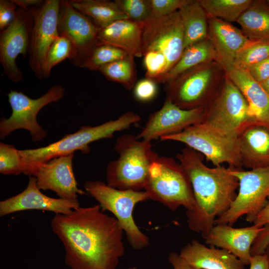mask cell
<instances>
[{
  "mask_svg": "<svg viewBox=\"0 0 269 269\" xmlns=\"http://www.w3.org/2000/svg\"><path fill=\"white\" fill-rule=\"evenodd\" d=\"M51 226L64 246V261L70 269H117L125 254L123 229L99 204L56 214Z\"/></svg>",
  "mask_w": 269,
  "mask_h": 269,
  "instance_id": "6da1fadb",
  "label": "cell"
},
{
  "mask_svg": "<svg viewBox=\"0 0 269 269\" xmlns=\"http://www.w3.org/2000/svg\"><path fill=\"white\" fill-rule=\"evenodd\" d=\"M178 162L191 182L195 205L186 211L188 227L204 239L216 218L226 212L234 201L239 188L237 178L230 167H208L201 153L186 146L177 155Z\"/></svg>",
  "mask_w": 269,
  "mask_h": 269,
  "instance_id": "7a4b0ae2",
  "label": "cell"
},
{
  "mask_svg": "<svg viewBox=\"0 0 269 269\" xmlns=\"http://www.w3.org/2000/svg\"><path fill=\"white\" fill-rule=\"evenodd\" d=\"M115 149L119 156L107 165V184L120 190L144 189L150 167L159 156L151 142L125 134L117 138Z\"/></svg>",
  "mask_w": 269,
  "mask_h": 269,
  "instance_id": "3957f363",
  "label": "cell"
},
{
  "mask_svg": "<svg viewBox=\"0 0 269 269\" xmlns=\"http://www.w3.org/2000/svg\"><path fill=\"white\" fill-rule=\"evenodd\" d=\"M140 120L138 114L127 112L115 120L98 126H82L77 132L66 134L45 146L19 150V152L24 165L46 162L58 156L74 153L77 150L86 154L90 151V143L102 139L112 138L115 133L129 128Z\"/></svg>",
  "mask_w": 269,
  "mask_h": 269,
  "instance_id": "277c9868",
  "label": "cell"
},
{
  "mask_svg": "<svg viewBox=\"0 0 269 269\" xmlns=\"http://www.w3.org/2000/svg\"><path fill=\"white\" fill-rule=\"evenodd\" d=\"M144 190L150 199L175 211L180 207L192 211L195 200L190 180L173 158L159 156L151 164Z\"/></svg>",
  "mask_w": 269,
  "mask_h": 269,
  "instance_id": "5b68a950",
  "label": "cell"
},
{
  "mask_svg": "<svg viewBox=\"0 0 269 269\" xmlns=\"http://www.w3.org/2000/svg\"><path fill=\"white\" fill-rule=\"evenodd\" d=\"M84 188L99 203L102 211L113 214L134 249L141 250L148 246L149 238L139 230L133 217L135 205L150 199L146 191L120 190L101 181H88Z\"/></svg>",
  "mask_w": 269,
  "mask_h": 269,
  "instance_id": "8992f818",
  "label": "cell"
},
{
  "mask_svg": "<svg viewBox=\"0 0 269 269\" xmlns=\"http://www.w3.org/2000/svg\"><path fill=\"white\" fill-rule=\"evenodd\" d=\"M226 73L217 61L195 66L166 84V98L184 110L205 107L218 91Z\"/></svg>",
  "mask_w": 269,
  "mask_h": 269,
  "instance_id": "52a82bcc",
  "label": "cell"
},
{
  "mask_svg": "<svg viewBox=\"0 0 269 269\" xmlns=\"http://www.w3.org/2000/svg\"><path fill=\"white\" fill-rule=\"evenodd\" d=\"M161 140L182 142L203 154L215 166L228 164L233 168L243 167L237 135L204 122L192 125L182 132L160 138Z\"/></svg>",
  "mask_w": 269,
  "mask_h": 269,
  "instance_id": "ba28073f",
  "label": "cell"
},
{
  "mask_svg": "<svg viewBox=\"0 0 269 269\" xmlns=\"http://www.w3.org/2000/svg\"><path fill=\"white\" fill-rule=\"evenodd\" d=\"M230 168L238 179V192L229 209L215 219L214 225L233 226L244 215L247 222L254 223L269 196V166L249 170Z\"/></svg>",
  "mask_w": 269,
  "mask_h": 269,
  "instance_id": "9c48e42d",
  "label": "cell"
},
{
  "mask_svg": "<svg viewBox=\"0 0 269 269\" xmlns=\"http://www.w3.org/2000/svg\"><path fill=\"white\" fill-rule=\"evenodd\" d=\"M204 108L202 122L237 135L248 124L258 122L245 97L226 73L218 91Z\"/></svg>",
  "mask_w": 269,
  "mask_h": 269,
  "instance_id": "30bf717a",
  "label": "cell"
},
{
  "mask_svg": "<svg viewBox=\"0 0 269 269\" xmlns=\"http://www.w3.org/2000/svg\"><path fill=\"white\" fill-rule=\"evenodd\" d=\"M64 93L65 89L60 85L52 86L45 94L36 99L22 92L11 90L7 96L12 114L8 119H0V139H4L13 131L21 129L29 132L34 142L44 138L47 132L38 124L37 116L44 107L61 100Z\"/></svg>",
  "mask_w": 269,
  "mask_h": 269,
  "instance_id": "8fae6325",
  "label": "cell"
},
{
  "mask_svg": "<svg viewBox=\"0 0 269 269\" xmlns=\"http://www.w3.org/2000/svg\"><path fill=\"white\" fill-rule=\"evenodd\" d=\"M184 49V30L178 11L165 16L150 14L143 22L142 56L150 51L162 54L167 59L169 71Z\"/></svg>",
  "mask_w": 269,
  "mask_h": 269,
  "instance_id": "7c38bea8",
  "label": "cell"
},
{
  "mask_svg": "<svg viewBox=\"0 0 269 269\" xmlns=\"http://www.w3.org/2000/svg\"><path fill=\"white\" fill-rule=\"evenodd\" d=\"M61 0H46L30 8L33 17L28 51V63L36 76L45 79L44 65L47 51L59 35L58 19Z\"/></svg>",
  "mask_w": 269,
  "mask_h": 269,
  "instance_id": "4fadbf2b",
  "label": "cell"
},
{
  "mask_svg": "<svg viewBox=\"0 0 269 269\" xmlns=\"http://www.w3.org/2000/svg\"><path fill=\"white\" fill-rule=\"evenodd\" d=\"M74 156L71 153L44 162L25 164L23 173L34 176L39 189L52 190L60 198L78 201V195L87 193L78 187L73 169Z\"/></svg>",
  "mask_w": 269,
  "mask_h": 269,
  "instance_id": "5bb4252c",
  "label": "cell"
},
{
  "mask_svg": "<svg viewBox=\"0 0 269 269\" xmlns=\"http://www.w3.org/2000/svg\"><path fill=\"white\" fill-rule=\"evenodd\" d=\"M33 23L30 9L18 7L12 22L0 31V63L4 74L14 82L23 79L16 59L20 54L25 57L28 53Z\"/></svg>",
  "mask_w": 269,
  "mask_h": 269,
  "instance_id": "9a60e30c",
  "label": "cell"
},
{
  "mask_svg": "<svg viewBox=\"0 0 269 269\" xmlns=\"http://www.w3.org/2000/svg\"><path fill=\"white\" fill-rule=\"evenodd\" d=\"M100 28L93 20L73 8L68 0H61L59 19V34L72 42L76 56L72 62L80 67L93 48L98 43Z\"/></svg>",
  "mask_w": 269,
  "mask_h": 269,
  "instance_id": "2e32d148",
  "label": "cell"
},
{
  "mask_svg": "<svg viewBox=\"0 0 269 269\" xmlns=\"http://www.w3.org/2000/svg\"><path fill=\"white\" fill-rule=\"evenodd\" d=\"M204 113V107L184 110L166 98L162 107L150 115L137 136L151 142L157 138L179 133L192 125L202 122Z\"/></svg>",
  "mask_w": 269,
  "mask_h": 269,
  "instance_id": "e0dca14e",
  "label": "cell"
},
{
  "mask_svg": "<svg viewBox=\"0 0 269 269\" xmlns=\"http://www.w3.org/2000/svg\"><path fill=\"white\" fill-rule=\"evenodd\" d=\"M79 207V201L54 198L43 194L37 187L36 178L31 176L27 187L23 191L0 202V216L28 210L67 214Z\"/></svg>",
  "mask_w": 269,
  "mask_h": 269,
  "instance_id": "ac0fdd59",
  "label": "cell"
},
{
  "mask_svg": "<svg viewBox=\"0 0 269 269\" xmlns=\"http://www.w3.org/2000/svg\"><path fill=\"white\" fill-rule=\"evenodd\" d=\"M208 38L214 48L217 62L226 73L234 68L238 53L250 41L242 30L215 17H208Z\"/></svg>",
  "mask_w": 269,
  "mask_h": 269,
  "instance_id": "d6986e66",
  "label": "cell"
},
{
  "mask_svg": "<svg viewBox=\"0 0 269 269\" xmlns=\"http://www.w3.org/2000/svg\"><path fill=\"white\" fill-rule=\"evenodd\" d=\"M263 228L254 224L237 228L227 224L215 225L204 240L206 244L228 251L248 265L252 257L251 247Z\"/></svg>",
  "mask_w": 269,
  "mask_h": 269,
  "instance_id": "ffe728a7",
  "label": "cell"
},
{
  "mask_svg": "<svg viewBox=\"0 0 269 269\" xmlns=\"http://www.w3.org/2000/svg\"><path fill=\"white\" fill-rule=\"evenodd\" d=\"M243 166L251 169L269 166V126L255 122L237 135Z\"/></svg>",
  "mask_w": 269,
  "mask_h": 269,
  "instance_id": "44dd1931",
  "label": "cell"
},
{
  "mask_svg": "<svg viewBox=\"0 0 269 269\" xmlns=\"http://www.w3.org/2000/svg\"><path fill=\"white\" fill-rule=\"evenodd\" d=\"M143 22L129 19L117 20L107 26L100 28L98 42L118 48L134 57L142 56Z\"/></svg>",
  "mask_w": 269,
  "mask_h": 269,
  "instance_id": "7402d4cb",
  "label": "cell"
},
{
  "mask_svg": "<svg viewBox=\"0 0 269 269\" xmlns=\"http://www.w3.org/2000/svg\"><path fill=\"white\" fill-rule=\"evenodd\" d=\"M179 254L195 269H245L242 262L228 251L207 247L195 240L183 247Z\"/></svg>",
  "mask_w": 269,
  "mask_h": 269,
  "instance_id": "603a6c76",
  "label": "cell"
},
{
  "mask_svg": "<svg viewBox=\"0 0 269 269\" xmlns=\"http://www.w3.org/2000/svg\"><path fill=\"white\" fill-rule=\"evenodd\" d=\"M241 91L257 120L269 126V96L246 70L233 68L226 73Z\"/></svg>",
  "mask_w": 269,
  "mask_h": 269,
  "instance_id": "cb8c5ba5",
  "label": "cell"
},
{
  "mask_svg": "<svg viewBox=\"0 0 269 269\" xmlns=\"http://www.w3.org/2000/svg\"><path fill=\"white\" fill-rule=\"evenodd\" d=\"M212 61L217 62V56L212 43L207 38L185 48L176 63L155 82L167 84L190 69Z\"/></svg>",
  "mask_w": 269,
  "mask_h": 269,
  "instance_id": "d4e9b609",
  "label": "cell"
},
{
  "mask_svg": "<svg viewBox=\"0 0 269 269\" xmlns=\"http://www.w3.org/2000/svg\"><path fill=\"white\" fill-rule=\"evenodd\" d=\"M184 30V48L208 38V17L199 0H187L178 10Z\"/></svg>",
  "mask_w": 269,
  "mask_h": 269,
  "instance_id": "484cf974",
  "label": "cell"
},
{
  "mask_svg": "<svg viewBox=\"0 0 269 269\" xmlns=\"http://www.w3.org/2000/svg\"><path fill=\"white\" fill-rule=\"evenodd\" d=\"M236 22L249 40H269V4L267 0H252Z\"/></svg>",
  "mask_w": 269,
  "mask_h": 269,
  "instance_id": "4316f807",
  "label": "cell"
},
{
  "mask_svg": "<svg viewBox=\"0 0 269 269\" xmlns=\"http://www.w3.org/2000/svg\"><path fill=\"white\" fill-rule=\"evenodd\" d=\"M70 4L90 17L99 28L120 19H129L115 1L106 0H70Z\"/></svg>",
  "mask_w": 269,
  "mask_h": 269,
  "instance_id": "83f0119b",
  "label": "cell"
},
{
  "mask_svg": "<svg viewBox=\"0 0 269 269\" xmlns=\"http://www.w3.org/2000/svg\"><path fill=\"white\" fill-rule=\"evenodd\" d=\"M208 17L231 23L237 21L249 7L252 0H199Z\"/></svg>",
  "mask_w": 269,
  "mask_h": 269,
  "instance_id": "f1b7e54d",
  "label": "cell"
},
{
  "mask_svg": "<svg viewBox=\"0 0 269 269\" xmlns=\"http://www.w3.org/2000/svg\"><path fill=\"white\" fill-rule=\"evenodd\" d=\"M134 58L129 55L101 67L98 71L109 80L131 90L134 88L136 81Z\"/></svg>",
  "mask_w": 269,
  "mask_h": 269,
  "instance_id": "f546056e",
  "label": "cell"
},
{
  "mask_svg": "<svg viewBox=\"0 0 269 269\" xmlns=\"http://www.w3.org/2000/svg\"><path fill=\"white\" fill-rule=\"evenodd\" d=\"M115 46L98 43L84 60L80 67L98 71L102 66L129 56Z\"/></svg>",
  "mask_w": 269,
  "mask_h": 269,
  "instance_id": "4dcf8cb0",
  "label": "cell"
},
{
  "mask_svg": "<svg viewBox=\"0 0 269 269\" xmlns=\"http://www.w3.org/2000/svg\"><path fill=\"white\" fill-rule=\"evenodd\" d=\"M269 58V40H250L238 53L234 68L247 70Z\"/></svg>",
  "mask_w": 269,
  "mask_h": 269,
  "instance_id": "1f68e13d",
  "label": "cell"
},
{
  "mask_svg": "<svg viewBox=\"0 0 269 269\" xmlns=\"http://www.w3.org/2000/svg\"><path fill=\"white\" fill-rule=\"evenodd\" d=\"M76 56L73 45L65 36L59 34L49 48L45 57L44 71L45 79L50 75L52 69L66 59L72 61Z\"/></svg>",
  "mask_w": 269,
  "mask_h": 269,
  "instance_id": "d6a6232c",
  "label": "cell"
},
{
  "mask_svg": "<svg viewBox=\"0 0 269 269\" xmlns=\"http://www.w3.org/2000/svg\"><path fill=\"white\" fill-rule=\"evenodd\" d=\"M19 150L12 144L0 143V172L3 175H18L23 173Z\"/></svg>",
  "mask_w": 269,
  "mask_h": 269,
  "instance_id": "836d02e7",
  "label": "cell"
},
{
  "mask_svg": "<svg viewBox=\"0 0 269 269\" xmlns=\"http://www.w3.org/2000/svg\"><path fill=\"white\" fill-rule=\"evenodd\" d=\"M115 1L132 20L144 22L151 14L150 0H116Z\"/></svg>",
  "mask_w": 269,
  "mask_h": 269,
  "instance_id": "e575fe53",
  "label": "cell"
},
{
  "mask_svg": "<svg viewBox=\"0 0 269 269\" xmlns=\"http://www.w3.org/2000/svg\"><path fill=\"white\" fill-rule=\"evenodd\" d=\"M187 0H150L151 15L157 17L165 16L179 9Z\"/></svg>",
  "mask_w": 269,
  "mask_h": 269,
  "instance_id": "d590c367",
  "label": "cell"
},
{
  "mask_svg": "<svg viewBox=\"0 0 269 269\" xmlns=\"http://www.w3.org/2000/svg\"><path fill=\"white\" fill-rule=\"evenodd\" d=\"M156 92V83L147 78L137 82L134 87V96L141 102L151 100L155 97Z\"/></svg>",
  "mask_w": 269,
  "mask_h": 269,
  "instance_id": "8d00e7d4",
  "label": "cell"
},
{
  "mask_svg": "<svg viewBox=\"0 0 269 269\" xmlns=\"http://www.w3.org/2000/svg\"><path fill=\"white\" fill-rule=\"evenodd\" d=\"M17 5L12 0H0V29L6 28L14 19Z\"/></svg>",
  "mask_w": 269,
  "mask_h": 269,
  "instance_id": "74e56055",
  "label": "cell"
},
{
  "mask_svg": "<svg viewBox=\"0 0 269 269\" xmlns=\"http://www.w3.org/2000/svg\"><path fill=\"white\" fill-rule=\"evenodd\" d=\"M269 245V224L263 227L256 239L255 240L251 249V256L264 254Z\"/></svg>",
  "mask_w": 269,
  "mask_h": 269,
  "instance_id": "f35d334b",
  "label": "cell"
},
{
  "mask_svg": "<svg viewBox=\"0 0 269 269\" xmlns=\"http://www.w3.org/2000/svg\"><path fill=\"white\" fill-rule=\"evenodd\" d=\"M246 70L255 81L261 84L269 78V58Z\"/></svg>",
  "mask_w": 269,
  "mask_h": 269,
  "instance_id": "ab89813d",
  "label": "cell"
},
{
  "mask_svg": "<svg viewBox=\"0 0 269 269\" xmlns=\"http://www.w3.org/2000/svg\"><path fill=\"white\" fill-rule=\"evenodd\" d=\"M168 261L173 269H195L183 259L179 254L176 252L169 254Z\"/></svg>",
  "mask_w": 269,
  "mask_h": 269,
  "instance_id": "60d3db41",
  "label": "cell"
},
{
  "mask_svg": "<svg viewBox=\"0 0 269 269\" xmlns=\"http://www.w3.org/2000/svg\"><path fill=\"white\" fill-rule=\"evenodd\" d=\"M249 269H269V264L266 254L252 256Z\"/></svg>",
  "mask_w": 269,
  "mask_h": 269,
  "instance_id": "b9f144b4",
  "label": "cell"
},
{
  "mask_svg": "<svg viewBox=\"0 0 269 269\" xmlns=\"http://www.w3.org/2000/svg\"><path fill=\"white\" fill-rule=\"evenodd\" d=\"M253 223L260 227L269 224V196L266 205L259 213Z\"/></svg>",
  "mask_w": 269,
  "mask_h": 269,
  "instance_id": "7bdbcfd3",
  "label": "cell"
},
{
  "mask_svg": "<svg viewBox=\"0 0 269 269\" xmlns=\"http://www.w3.org/2000/svg\"><path fill=\"white\" fill-rule=\"evenodd\" d=\"M19 7L30 9L33 6L38 7L44 2L41 0H12Z\"/></svg>",
  "mask_w": 269,
  "mask_h": 269,
  "instance_id": "ee69618b",
  "label": "cell"
},
{
  "mask_svg": "<svg viewBox=\"0 0 269 269\" xmlns=\"http://www.w3.org/2000/svg\"><path fill=\"white\" fill-rule=\"evenodd\" d=\"M260 85L267 94L269 96V78Z\"/></svg>",
  "mask_w": 269,
  "mask_h": 269,
  "instance_id": "f6af8a7d",
  "label": "cell"
},
{
  "mask_svg": "<svg viewBox=\"0 0 269 269\" xmlns=\"http://www.w3.org/2000/svg\"><path fill=\"white\" fill-rule=\"evenodd\" d=\"M265 254L267 256L268 260V261H269V245L268 246V247H267V248L266 249Z\"/></svg>",
  "mask_w": 269,
  "mask_h": 269,
  "instance_id": "bcb514c9",
  "label": "cell"
},
{
  "mask_svg": "<svg viewBox=\"0 0 269 269\" xmlns=\"http://www.w3.org/2000/svg\"><path fill=\"white\" fill-rule=\"evenodd\" d=\"M128 269H137L135 267H133L129 268Z\"/></svg>",
  "mask_w": 269,
  "mask_h": 269,
  "instance_id": "7dc6e473",
  "label": "cell"
},
{
  "mask_svg": "<svg viewBox=\"0 0 269 269\" xmlns=\"http://www.w3.org/2000/svg\"><path fill=\"white\" fill-rule=\"evenodd\" d=\"M267 2L268 3V4H269V0H267Z\"/></svg>",
  "mask_w": 269,
  "mask_h": 269,
  "instance_id": "c3c4849f",
  "label": "cell"
}]
</instances>
